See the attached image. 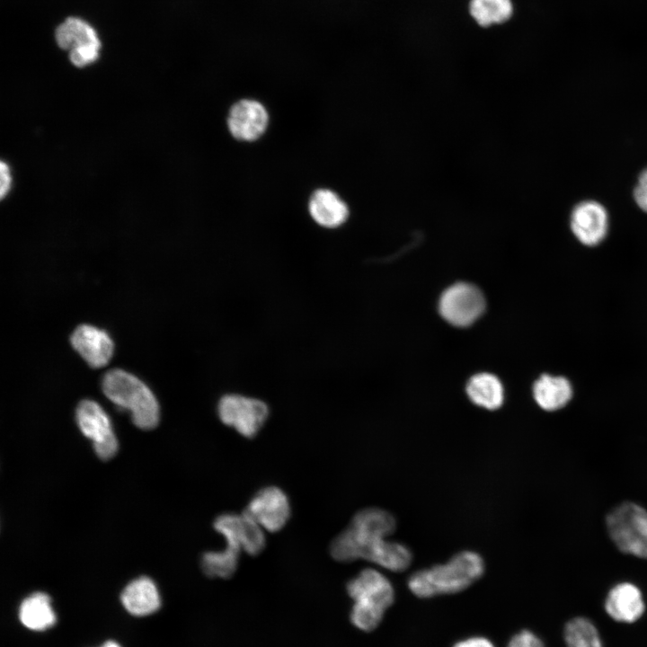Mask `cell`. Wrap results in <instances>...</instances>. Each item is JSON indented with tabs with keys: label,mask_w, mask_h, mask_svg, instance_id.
Returning a JSON list of instances; mask_svg holds the SVG:
<instances>
[{
	"label": "cell",
	"mask_w": 647,
	"mask_h": 647,
	"mask_svg": "<svg viewBox=\"0 0 647 647\" xmlns=\"http://www.w3.org/2000/svg\"><path fill=\"white\" fill-rule=\"evenodd\" d=\"M215 529L222 534L226 544L250 555L259 554L266 545L262 527L245 513H224L217 517Z\"/></svg>",
	"instance_id": "cell-9"
},
{
	"label": "cell",
	"mask_w": 647,
	"mask_h": 647,
	"mask_svg": "<svg viewBox=\"0 0 647 647\" xmlns=\"http://www.w3.org/2000/svg\"><path fill=\"white\" fill-rule=\"evenodd\" d=\"M483 571V558L474 552L464 551L444 564L414 572L408 580V586L419 598L457 593L480 579Z\"/></svg>",
	"instance_id": "cell-2"
},
{
	"label": "cell",
	"mask_w": 647,
	"mask_h": 647,
	"mask_svg": "<svg viewBox=\"0 0 647 647\" xmlns=\"http://www.w3.org/2000/svg\"><path fill=\"white\" fill-rule=\"evenodd\" d=\"M469 10L477 23L486 27L509 20L513 6L510 0H471Z\"/></svg>",
	"instance_id": "cell-22"
},
{
	"label": "cell",
	"mask_w": 647,
	"mask_h": 647,
	"mask_svg": "<svg viewBox=\"0 0 647 647\" xmlns=\"http://www.w3.org/2000/svg\"><path fill=\"white\" fill-rule=\"evenodd\" d=\"M564 641L567 647H603L594 624L582 616L572 618L566 624Z\"/></svg>",
	"instance_id": "cell-23"
},
{
	"label": "cell",
	"mask_w": 647,
	"mask_h": 647,
	"mask_svg": "<svg viewBox=\"0 0 647 647\" xmlns=\"http://www.w3.org/2000/svg\"><path fill=\"white\" fill-rule=\"evenodd\" d=\"M220 421L242 436L252 439L264 425L269 407L261 400L238 394L223 395L217 404Z\"/></svg>",
	"instance_id": "cell-6"
},
{
	"label": "cell",
	"mask_w": 647,
	"mask_h": 647,
	"mask_svg": "<svg viewBox=\"0 0 647 647\" xmlns=\"http://www.w3.org/2000/svg\"><path fill=\"white\" fill-rule=\"evenodd\" d=\"M244 512L262 528L278 532L289 518L290 504L287 494L281 489L268 486L253 495Z\"/></svg>",
	"instance_id": "cell-10"
},
{
	"label": "cell",
	"mask_w": 647,
	"mask_h": 647,
	"mask_svg": "<svg viewBox=\"0 0 647 647\" xmlns=\"http://www.w3.org/2000/svg\"><path fill=\"white\" fill-rule=\"evenodd\" d=\"M347 591L354 600L350 619L360 630H374L386 610L393 604L394 588L389 580L374 569H365L347 584Z\"/></svg>",
	"instance_id": "cell-3"
},
{
	"label": "cell",
	"mask_w": 647,
	"mask_h": 647,
	"mask_svg": "<svg viewBox=\"0 0 647 647\" xmlns=\"http://www.w3.org/2000/svg\"><path fill=\"white\" fill-rule=\"evenodd\" d=\"M71 343L93 368L108 364L113 353V342L108 333L88 324H82L74 331Z\"/></svg>",
	"instance_id": "cell-13"
},
{
	"label": "cell",
	"mask_w": 647,
	"mask_h": 647,
	"mask_svg": "<svg viewBox=\"0 0 647 647\" xmlns=\"http://www.w3.org/2000/svg\"><path fill=\"white\" fill-rule=\"evenodd\" d=\"M508 647H545V645L532 632L524 630L512 637Z\"/></svg>",
	"instance_id": "cell-26"
},
{
	"label": "cell",
	"mask_w": 647,
	"mask_h": 647,
	"mask_svg": "<svg viewBox=\"0 0 647 647\" xmlns=\"http://www.w3.org/2000/svg\"><path fill=\"white\" fill-rule=\"evenodd\" d=\"M102 391L112 403L130 412L136 426L155 427L159 421L158 403L151 390L137 377L122 369H112L102 379Z\"/></svg>",
	"instance_id": "cell-4"
},
{
	"label": "cell",
	"mask_w": 647,
	"mask_h": 647,
	"mask_svg": "<svg viewBox=\"0 0 647 647\" xmlns=\"http://www.w3.org/2000/svg\"><path fill=\"white\" fill-rule=\"evenodd\" d=\"M0 174H1V189L0 196L4 199L9 192L12 185L11 171L7 164L1 162L0 164Z\"/></svg>",
	"instance_id": "cell-27"
},
{
	"label": "cell",
	"mask_w": 647,
	"mask_h": 647,
	"mask_svg": "<svg viewBox=\"0 0 647 647\" xmlns=\"http://www.w3.org/2000/svg\"><path fill=\"white\" fill-rule=\"evenodd\" d=\"M100 48L84 46L70 50V61L78 67H83L93 63L99 57Z\"/></svg>",
	"instance_id": "cell-24"
},
{
	"label": "cell",
	"mask_w": 647,
	"mask_h": 647,
	"mask_svg": "<svg viewBox=\"0 0 647 647\" xmlns=\"http://www.w3.org/2000/svg\"><path fill=\"white\" fill-rule=\"evenodd\" d=\"M439 309L447 322L465 327L482 315L485 309V299L477 287L459 282L444 291L439 299Z\"/></svg>",
	"instance_id": "cell-7"
},
{
	"label": "cell",
	"mask_w": 647,
	"mask_h": 647,
	"mask_svg": "<svg viewBox=\"0 0 647 647\" xmlns=\"http://www.w3.org/2000/svg\"><path fill=\"white\" fill-rule=\"evenodd\" d=\"M606 527L619 551L647 559L646 509L633 501H624L607 513Z\"/></svg>",
	"instance_id": "cell-5"
},
{
	"label": "cell",
	"mask_w": 647,
	"mask_h": 647,
	"mask_svg": "<svg viewBox=\"0 0 647 647\" xmlns=\"http://www.w3.org/2000/svg\"><path fill=\"white\" fill-rule=\"evenodd\" d=\"M396 527L394 517L379 508L357 512L348 527L331 543V555L339 562L364 559L392 572H403L412 562L410 549L387 541Z\"/></svg>",
	"instance_id": "cell-1"
},
{
	"label": "cell",
	"mask_w": 647,
	"mask_h": 647,
	"mask_svg": "<svg viewBox=\"0 0 647 647\" xmlns=\"http://www.w3.org/2000/svg\"><path fill=\"white\" fill-rule=\"evenodd\" d=\"M241 550L226 544L222 551L207 552L201 558L204 573L211 578L229 579L235 572Z\"/></svg>",
	"instance_id": "cell-21"
},
{
	"label": "cell",
	"mask_w": 647,
	"mask_h": 647,
	"mask_svg": "<svg viewBox=\"0 0 647 647\" xmlns=\"http://www.w3.org/2000/svg\"><path fill=\"white\" fill-rule=\"evenodd\" d=\"M101 647H120V645L114 641H107Z\"/></svg>",
	"instance_id": "cell-29"
},
{
	"label": "cell",
	"mask_w": 647,
	"mask_h": 647,
	"mask_svg": "<svg viewBox=\"0 0 647 647\" xmlns=\"http://www.w3.org/2000/svg\"><path fill=\"white\" fill-rule=\"evenodd\" d=\"M18 615L21 623L34 631L46 630L57 620L50 598L43 592H35L25 598L19 607Z\"/></svg>",
	"instance_id": "cell-18"
},
{
	"label": "cell",
	"mask_w": 647,
	"mask_h": 647,
	"mask_svg": "<svg viewBox=\"0 0 647 647\" xmlns=\"http://www.w3.org/2000/svg\"><path fill=\"white\" fill-rule=\"evenodd\" d=\"M454 647H494V645L486 638L473 637L457 643Z\"/></svg>",
	"instance_id": "cell-28"
},
{
	"label": "cell",
	"mask_w": 647,
	"mask_h": 647,
	"mask_svg": "<svg viewBox=\"0 0 647 647\" xmlns=\"http://www.w3.org/2000/svg\"><path fill=\"white\" fill-rule=\"evenodd\" d=\"M120 599L127 611L134 616L149 615L161 604L155 582L145 576L130 581L124 588Z\"/></svg>",
	"instance_id": "cell-16"
},
{
	"label": "cell",
	"mask_w": 647,
	"mask_h": 647,
	"mask_svg": "<svg viewBox=\"0 0 647 647\" xmlns=\"http://www.w3.org/2000/svg\"><path fill=\"white\" fill-rule=\"evenodd\" d=\"M308 210L317 225L330 229L345 223L350 214L347 204L329 189H318L312 193Z\"/></svg>",
	"instance_id": "cell-15"
},
{
	"label": "cell",
	"mask_w": 647,
	"mask_h": 647,
	"mask_svg": "<svg viewBox=\"0 0 647 647\" xmlns=\"http://www.w3.org/2000/svg\"><path fill=\"white\" fill-rule=\"evenodd\" d=\"M56 40L63 49L71 50L84 46L101 49V41L94 29L86 22L75 17L67 18L57 28Z\"/></svg>",
	"instance_id": "cell-20"
},
{
	"label": "cell",
	"mask_w": 647,
	"mask_h": 647,
	"mask_svg": "<svg viewBox=\"0 0 647 647\" xmlns=\"http://www.w3.org/2000/svg\"><path fill=\"white\" fill-rule=\"evenodd\" d=\"M634 199L637 206L647 213V167L639 174L634 189Z\"/></svg>",
	"instance_id": "cell-25"
},
{
	"label": "cell",
	"mask_w": 647,
	"mask_h": 647,
	"mask_svg": "<svg viewBox=\"0 0 647 647\" xmlns=\"http://www.w3.org/2000/svg\"><path fill=\"white\" fill-rule=\"evenodd\" d=\"M570 226L580 243L587 246H596L607 236L608 231L607 211L598 201H581L571 213Z\"/></svg>",
	"instance_id": "cell-12"
},
{
	"label": "cell",
	"mask_w": 647,
	"mask_h": 647,
	"mask_svg": "<svg viewBox=\"0 0 647 647\" xmlns=\"http://www.w3.org/2000/svg\"><path fill=\"white\" fill-rule=\"evenodd\" d=\"M76 421L82 433L93 441L97 456L108 460L118 451V440L104 410L91 400L82 401L76 409Z\"/></svg>",
	"instance_id": "cell-8"
},
{
	"label": "cell",
	"mask_w": 647,
	"mask_h": 647,
	"mask_svg": "<svg viewBox=\"0 0 647 647\" xmlns=\"http://www.w3.org/2000/svg\"><path fill=\"white\" fill-rule=\"evenodd\" d=\"M226 123L230 134L235 139L252 142L260 138L266 131L269 114L260 102L243 99L231 106Z\"/></svg>",
	"instance_id": "cell-11"
},
{
	"label": "cell",
	"mask_w": 647,
	"mask_h": 647,
	"mask_svg": "<svg viewBox=\"0 0 647 647\" xmlns=\"http://www.w3.org/2000/svg\"><path fill=\"white\" fill-rule=\"evenodd\" d=\"M572 394L570 381L561 376L544 374L533 385L534 399L545 411L554 412L563 408Z\"/></svg>",
	"instance_id": "cell-17"
},
{
	"label": "cell",
	"mask_w": 647,
	"mask_h": 647,
	"mask_svg": "<svg viewBox=\"0 0 647 647\" xmlns=\"http://www.w3.org/2000/svg\"><path fill=\"white\" fill-rule=\"evenodd\" d=\"M605 609L617 622L634 623L644 613L645 605L638 587L630 582H622L609 590Z\"/></svg>",
	"instance_id": "cell-14"
},
{
	"label": "cell",
	"mask_w": 647,
	"mask_h": 647,
	"mask_svg": "<svg viewBox=\"0 0 647 647\" xmlns=\"http://www.w3.org/2000/svg\"><path fill=\"white\" fill-rule=\"evenodd\" d=\"M466 393L474 404L488 410L498 409L504 400L501 381L489 373H480L472 377L467 383Z\"/></svg>",
	"instance_id": "cell-19"
}]
</instances>
